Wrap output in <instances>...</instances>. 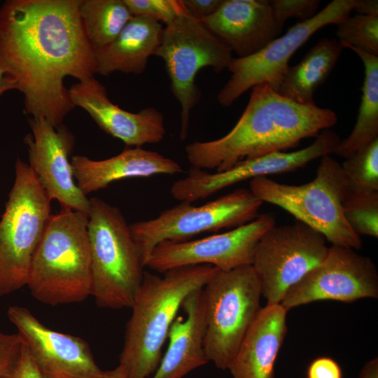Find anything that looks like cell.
<instances>
[{
  "mask_svg": "<svg viewBox=\"0 0 378 378\" xmlns=\"http://www.w3.org/2000/svg\"><path fill=\"white\" fill-rule=\"evenodd\" d=\"M80 0H8L0 7V64L15 80L25 112L55 127L75 108L64 78L96 74Z\"/></svg>",
  "mask_w": 378,
  "mask_h": 378,
  "instance_id": "1",
  "label": "cell"
},
{
  "mask_svg": "<svg viewBox=\"0 0 378 378\" xmlns=\"http://www.w3.org/2000/svg\"><path fill=\"white\" fill-rule=\"evenodd\" d=\"M337 121L332 110L296 103L262 83L251 88L246 108L227 134L194 141L185 150L191 167L221 172L244 160L295 148Z\"/></svg>",
  "mask_w": 378,
  "mask_h": 378,
  "instance_id": "2",
  "label": "cell"
},
{
  "mask_svg": "<svg viewBox=\"0 0 378 378\" xmlns=\"http://www.w3.org/2000/svg\"><path fill=\"white\" fill-rule=\"evenodd\" d=\"M219 270L210 265L183 266L162 275L144 271L131 306L120 363L128 378H150L162 358L169 328L185 298L203 288Z\"/></svg>",
  "mask_w": 378,
  "mask_h": 378,
  "instance_id": "3",
  "label": "cell"
},
{
  "mask_svg": "<svg viewBox=\"0 0 378 378\" xmlns=\"http://www.w3.org/2000/svg\"><path fill=\"white\" fill-rule=\"evenodd\" d=\"M88 214L61 207L51 215L36 249L27 286L38 302H80L92 293Z\"/></svg>",
  "mask_w": 378,
  "mask_h": 378,
  "instance_id": "4",
  "label": "cell"
},
{
  "mask_svg": "<svg viewBox=\"0 0 378 378\" xmlns=\"http://www.w3.org/2000/svg\"><path fill=\"white\" fill-rule=\"evenodd\" d=\"M89 202L91 295L99 307L130 308L144 276L140 250L116 206L98 197Z\"/></svg>",
  "mask_w": 378,
  "mask_h": 378,
  "instance_id": "5",
  "label": "cell"
},
{
  "mask_svg": "<svg viewBox=\"0 0 378 378\" xmlns=\"http://www.w3.org/2000/svg\"><path fill=\"white\" fill-rule=\"evenodd\" d=\"M249 190L262 202L282 208L322 234L332 246L362 248L360 237L344 216L347 190L341 164L330 155L321 158L316 177L309 183L288 185L259 176L251 179Z\"/></svg>",
  "mask_w": 378,
  "mask_h": 378,
  "instance_id": "6",
  "label": "cell"
},
{
  "mask_svg": "<svg viewBox=\"0 0 378 378\" xmlns=\"http://www.w3.org/2000/svg\"><path fill=\"white\" fill-rule=\"evenodd\" d=\"M0 220V297L27 286L36 249L51 216L50 202L29 164L18 158Z\"/></svg>",
  "mask_w": 378,
  "mask_h": 378,
  "instance_id": "7",
  "label": "cell"
},
{
  "mask_svg": "<svg viewBox=\"0 0 378 378\" xmlns=\"http://www.w3.org/2000/svg\"><path fill=\"white\" fill-rule=\"evenodd\" d=\"M206 358L227 370L261 309V284L252 265L219 270L203 288Z\"/></svg>",
  "mask_w": 378,
  "mask_h": 378,
  "instance_id": "8",
  "label": "cell"
},
{
  "mask_svg": "<svg viewBox=\"0 0 378 378\" xmlns=\"http://www.w3.org/2000/svg\"><path fill=\"white\" fill-rule=\"evenodd\" d=\"M154 55L164 62L172 92L181 105L180 138L184 140L191 110L201 99L195 83L197 73L204 67H211L216 73L227 69L233 59L232 52L184 6L164 28Z\"/></svg>",
  "mask_w": 378,
  "mask_h": 378,
  "instance_id": "9",
  "label": "cell"
},
{
  "mask_svg": "<svg viewBox=\"0 0 378 378\" xmlns=\"http://www.w3.org/2000/svg\"><path fill=\"white\" fill-rule=\"evenodd\" d=\"M262 202L249 189H237L200 206L180 204L156 218L130 225L144 265L153 249L164 241H183L206 232L236 228L258 216Z\"/></svg>",
  "mask_w": 378,
  "mask_h": 378,
  "instance_id": "10",
  "label": "cell"
},
{
  "mask_svg": "<svg viewBox=\"0 0 378 378\" xmlns=\"http://www.w3.org/2000/svg\"><path fill=\"white\" fill-rule=\"evenodd\" d=\"M328 251L324 236L298 220L267 230L252 264L267 304H280L288 290L318 265Z\"/></svg>",
  "mask_w": 378,
  "mask_h": 378,
  "instance_id": "11",
  "label": "cell"
},
{
  "mask_svg": "<svg viewBox=\"0 0 378 378\" xmlns=\"http://www.w3.org/2000/svg\"><path fill=\"white\" fill-rule=\"evenodd\" d=\"M358 2L334 0L314 17L295 24L256 53L233 58L227 67L231 76L217 94L219 104L230 106L246 91L262 83L276 92L294 52L318 29L328 24H337L349 16Z\"/></svg>",
  "mask_w": 378,
  "mask_h": 378,
  "instance_id": "12",
  "label": "cell"
},
{
  "mask_svg": "<svg viewBox=\"0 0 378 378\" xmlns=\"http://www.w3.org/2000/svg\"><path fill=\"white\" fill-rule=\"evenodd\" d=\"M275 225L274 216L267 213L224 233L183 241H164L153 249L145 267L164 273L190 265H210L220 271L252 265L259 240Z\"/></svg>",
  "mask_w": 378,
  "mask_h": 378,
  "instance_id": "13",
  "label": "cell"
},
{
  "mask_svg": "<svg viewBox=\"0 0 378 378\" xmlns=\"http://www.w3.org/2000/svg\"><path fill=\"white\" fill-rule=\"evenodd\" d=\"M378 298V273L369 257L354 249L331 246L326 258L291 286L280 302L288 312L321 300L350 303Z\"/></svg>",
  "mask_w": 378,
  "mask_h": 378,
  "instance_id": "14",
  "label": "cell"
},
{
  "mask_svg": "<svg viewBox=\"0 0 378 378\" xmlns=\"http://www.w3.org/2000/svg\"><path fill=\"white\" fill-rule=\"evenodd\" d=\"M340 141L336 132L326 129L311 145L300 150L244 160L221 172L191 167L185 177L172 184L170 193L180 202L192 203L246 179L295 171L316 158L334 153Z\"/></svg>",
  "mask_w": 378,
  "mask_h": 378,
  "instance_id": "15",
  "label": "cell"
},
{
  "mask_svg": "<svg viewBox=\"0 0 378 378\" xmlns=\"http://www.w3.org/2000/svg\"><path fill=\"white\" fill-rule=\"evenodd\" d=\"M8 318L22 337L43 378H101L104 371L94 360L88 343L42 323L28 309L8 307Z\"/></svg>",
  "mask_w": 378,
  "mask_h": 378,
  "instance_id": "16",
  "label": "cell"
},
{
  "mask_svg": "<svg viewBox=\"0 0 378 378\" xmlns=\"http://www.w3.org/2000/svg\"><path fill=\"white\" fill-rule=\"evenodd\" d=\"M27 146L29 167L50 200L61 207L88 214L89 199L78 187L69 160L75 138L63 124L55 127L42 117H31Z\"/></svg>",
  "mask_w": 378,
  "mask_h": 378,
  "instance_id": "17",
  "label": "cell"
},
{
  "mask_svg": "<svg viewBox=\"0 0 378 378\" xmlns=\"http://www.w3.org/2000/svg\"><path fill=\"white\" fill-rule=\"evenodd\" d=\"M68 92L74 107L84 109L99 128L127 146L158 144L164 137V116L160 111L146 107L131 113L118 107L94 76L72 85Z\"/></svg>",
  "mask_w": 378,
  "mask_h": 378,
  "instance_id": "18",
  "label": "cell"
},
{
  "mask_svg": "<svg viewBox=\"0 0 378 378\" xmlns=\"http://www.w3.org/2000/svg\"><path fill=\"white\" fill-rule=\"evenodd\" d=\"M200 22L238 57L256 53L281 31L266 0H222Z\"/></svg>",
  "mask_w": 378,
  "mask_h": 378,
  "instance_id": "19",
  "label": "cell"
},
{
  "mask_svg": "<svg viewBox=\"0 0 378 378\" xmlns=\"http://www.w3.org/2000/svg\"><path fill=\"white\" fill-rule=\"evenodd\" d=\"M71 164L74 180L86 196L122 179L183 172L174 160L142 147H127L117 155L102 160L76 155Z\"/></svg>",
  "mask_w": 378,
  "mask_h": 378,
  "instance_id": "20",
  "label": "cell"
},
{
  "mask_svg": "<svg viewBox=\"0 0 378 378\" xmlns=\"http://www.w3.org/2000/svg\"><path fill=\"white\" fill-rule=\"evenodd\" d=\"M181 307L185 316H176L167 336V349L150 378H183L209 363L204 351L206 310L203 288L190 293Z\"/></svg>",
  "mask_w": 378,
  "mask_h": 378,
  "instance_id": "21",
  "label": "cell"
},
{
  "mask_svg": "<svg viewBox=\"0 0 378 378\" xmlns=\"http://www.w3.org/2000/svg\"><path fill=\"white\" fill-rule=\"evenodd\" d=\"M286 314L281 304L261 307L227 369L233 378H274L287 332Z\"/></svg>",
  "mask_w": 378,
  "mask_h": 378,
  "instance_id": "22",
  "label": "cell"
},
{
  "mask_svg": "<svg viewBox=\"0 0 378 378\" xmlns=\"http://www.w3.org/2000/svg\"><path fill=\"white\" fill-rule=\"evenodd\" d=\"M163 29L158 21L132 17L114 41L94 50L96 74L143 73L148 58L155 55L161 43Z\"/></svg>",
  "mask_w": 378,
  "mask_h": 378,
  "instance_id": "23",
  "label": "cell"
},
{
  "mask_svg": "<svg viewBox=\"0 0 378 378\" xmlns=\"http://www.w3.org/2000/svg\"><path fill=\"white\" fill-rule=\"evenodd\" d=\"M342 49L335 38L320 39L298 64L288 66L276 92L300 104H315L314 92L330 74Z\"/></svg>",
  "mask_w": 378,
  "mask_h": 378,
  "instance_id": "24",
  "label": "cell"
},
{
  "mask_svg": "<svg viewBox=\"0 0 378 378\" xmlns=\"http://www.w3.org/2000/svg\"><path fill=\"white\" fill-rule=\"evenodd\" d=\"M341 46L360 58L365 72L356 122L351 134L340 141L334 152L346 159L378 139V56L349 45Z\"/></svg>",
  "mask_w": 378,
  "mask_h": 378,
  "instance_id": "25",
  "label": "cell"
},
{
  "mask_svg": "<svg viewBox=\"0 0 378 378\" xmlns=\"http://www.w3.org/2000/svg\"><path fill=\"white\" fill-rule=\"evenodd\" d=\"M79 13L94 50L114 41L133 17L123 0H80Z\"/></svg>",
  "mask_w": 378,
  "mask_h": 378,
  "instance_id": "26",
  "label": "cell"
},
{
  "mask_svg": "<svg viewBox=\"0 0 378 378\" xmlns=\"http://www.w3.org/2000/svg\"><path fill=\"white\" fill-rule=\"evenodd\" d=\"M341 166L346 197L378 193V139L346 158Z\"/></svg>",
  "mask_w": 378,
  "mask_h": 378,
  "instance_id": "27",
  "label": "cell"
},
{
  "mask_svg": "<svg viewBox=\"0 0 378 378\" xmlns=\"http://www.w3.org/2000/svg\"><path fill=\"white\" fill-rule=\"evenodd\" d=\"M336 25V34L341 45H349L378 56V16L356 13Z\"/></svg>",
  "mask_w": 378,
  "mask_h": 378,
  "instance_id": "28",
  "label": "cell"
},
{
  "mask_svg": "<svg viewBox=\"0 0 378 378\" xmlns=\"http://www.w3.org/2000/svg\"><path fill=\"white\" fill-rule=\"evenodd\" d=\"M343 213L358 235L378 237V193L347 196L343 203Z\"/></svg>",
  "mask_w": 378,
  "mask_h": 378,
  "instance_id": "29",
  "label": "cell"
},
{
  "mask_svg": "<svg viewBox=\"0 0 378 378\" xmlns=\"http://www.w3.org/2000/svg\"><path fill=\"white\" fill-rule=\"evenodd\" d=\"M133 17H144L163 22H172L183 10L181 0H123Z\"/></svg>",
  "mask_w": 378,
  "mask_h": 378,
  "instance_id": "30",
  "label": "cell"
},
{
  "mask_svg": "<svg viewBox=\"0 0 378 378\" xmlns=\"http://www.w3.org/2000/svg\"><path fill=\"white\" fill-rule=\"evenodd\" d=\"M274 19L282 29L290 18H297L301 22L314 17L317 13L318 0H272L269 1Z\"/></svg>",
  "mask_w": 378,
  "mask_h": 378,
  "instance_id": "31",
  "label": "cell"
},
{
  "mask_svg": "<svg viewBox=\"0 0 378 378\" xmlns=\"http://www.w3.org/2000/svg\"><path fill=\"white\" fill-rule=\"evenodd\" d=\"M24 341L19 333L0 331V378H10L21 356Z\"/></svg>",
  "mask_w": 378,
  "mask_h": 378,
  "instance_id": "32",
  "label": "cell"
},
{
  "mask_svg": "<svg viewBox=\"0 0 378 378\" xmlns=\"http://www.w3.org/2000/svg\"><path fill=\"white\" fill-rule=\"evenodd\" d=\"M307 378H343V374L336 360L330 357L320 356L308 365Z\"/></svg>",
  "mask_w": 378,
  "mask_h": 378,
  "instance_id": "33",
  "label": "cell"
},
{
  "mask_svg": "<svg viewBox=\"0 0 378 378\" xmlns=\"http://www.w3.org/2000/svg\"><path fill=\"white\" fill-rule=\"evenodd\" d=\"M188 12L200 21L214 13L222 0H181Z\"/></svg>",
  "mask_w": 378,
  "mask_h": 378,
  "instance_id": "34",
  "label": "cell"
},
{
  "mask_svg": "<svg viewBox=\"0 0 378 378\" xmlns=\"http://www.w3.org/2000/svg\"><path fill=\"white\" fill-rule=\"evenodd\" d=\"M10 378H43L34 365L24 342L20 358Z\"/></svg>",
  "mask_w": 378,
  "mask_h": 378,
  "instance_id": "35",
  "label": "cell"
},
{
  "mask_svg": "<svg viewBox=\"0 0 378 378\" xmlns=\"http://www.w3.org/2000/svg\"><path fill=\"white\" fill-rule=\"evenodd\" d=\"M353 11L357 14L378 16V1L377 0H358Z\"/></svg>",
  "mask_w": 378,
  "mask_h": 378,
  "instance_id": "36",
  "label": "cell"
},
{
  "mask_svg": "<svg viewBox=\"0 0 378 378\" xmlns=\"http://www.w3.org/2000/svg\"><path fill=\"white\" fill-rule=\"evenodd\" d=\"M11 90H17L16 82L0 64V96Z\"/></svg>",
  "mask_w": 378,
  "mask_h": 378,
  "instance_id": "37",
  "label": "cell"
},
{
  "mask_svg": "<svg viewBox=\"0 0 378 378\" xmlns=\"http://www.w3.org/2000/svg\"><path fill=\"white\" fill-rule=\"evenodd\" d=\"M360 378H378V359L367 363L361 370Z\"/></svg>",
  "mask_w": 378,
  "mask_h": 378,
  "instance_id": "38",
  "label": "cell"
},
{
  "mask_svg": "<svg viewBox=\"0 0 378 378\" xmlns=\"http://www.w3.org/2000/svg\"><path fill=\"white\" fill-rule=\"evenodd\" d=\"M101 378H128V377L125 368L119 364L113 370L104 371Z\"/></svg>",
  "mask_w": 378,
  "mask_h": 378,
  "instance_id": "39",
  "label": "cell"
}]
</instances>
